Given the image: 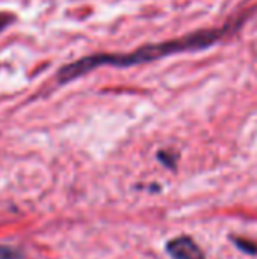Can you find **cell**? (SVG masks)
<instances>
[{"label":"cell","instance_id":"cell-2","mask_svg":"<svg viewBox=\"0 0 257 259\" xmlns=\"http://www.w3.org/2000/svg\"><path fill=\"white\" fill-rule=\"evenodd\" d=\"M166 252L171 259H206L201 247L187 235L169 240L166 243Z\"/></svg>","mask_w":257,"mask_h":259},{"label":"cell","instance_id":"cell-4","mask_svg":"<svg viewBox=\"0 0 257 259\" xmlns=\"http://www.w3.org/2000/svg\"><path fill=\"white\" fill-rule=\"evenodd\" d=\"M231 242L245 254H250V256H255L257 254V243L250 242V240H245V238H238V236H231Z\"/></svg>","mask_w":257,"mask_h":259},{"label":"cell","instance_id":"cell-5","mask_svg":"<svg viewBox=\"0 0 257 259\" xmlns=\"http://www.w3.org/2000/svg\"><path fill=\"white\" fill-rule=\"evenodd\" d=\"M0 259H25V254L14 247L0 245Z\"/></svg>","mask_w":257,"mask_h":259},{"label":"cell","instance_id":"cell-3","mask_svg":"<svg viewBox=\"0 0 257 259\" xmlns=\"http://www.w3.org/2000/svg\"><path fill=\"white\" fill-rule=\"evenodd\" d=\"M157 159L161 160V164H164L168 169H176V162H178V154L173 150H159Z\"/></svg>","mask_w":257,"mask_h":259},{"label":"cell","instance_id":"cell-1","mask_svg":"<svg viewBox=\"0 0 257 259\" xmlns=\"http://www.w3.org/2000/svg\"><path fill=\"white\" fill-rule=\"evenodd\" d=\"M240 27L236 25H224L220 28H210V30H199L194 34L183 35V37L169 39L164 42H155V45H144L141 48L134 50L130 53H93L88 57H83L76 62L64 65L59 71V83H69L72 79H78L81 76L88 74L90 71L102 65H113V67H132V65L146 64L159 58L169 57V55L185 53V52H199V50L212 48L219 41H222L231 30Z\"/></svg>","mask_w":257,"mask_h":259},{"label":"cell","instance_id":"cell-6","mask_svg":"<svg viewBox=\"0 0 257 259\" xmlns=\"http://www.w3.org/2000/svg\"><path fill=\"white\" fill-rule=\"evenodd\" d=\"M14 14H11V13H0V32H4L6 30L9 25H13L14 23Z\"/></svg>","mask_w":257,"mask_h":259}]
</instances>
